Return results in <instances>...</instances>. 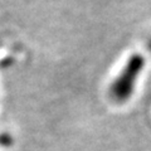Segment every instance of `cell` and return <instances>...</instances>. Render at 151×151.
I'll return each mask as SVG.
<instances>
[{"mask_svg":"<svg viewBox=\"0 0 151 151\" xmlns=\"http://www.w3.org/2000/svg\"><path fill=\"white\" fill-rule=\"evenodd\" d=\"M144 68V58L140 55H134L130 58L129 63L116 78L111 86V96L119 102H125L129 100L134 92L136 81H137L141 70Z\"/></svg>","mask_w":151,"mask_h":151,"instance_id":"obj_1","label":"cell"},{"mask_svg":"<svg viewBox=\"0 0 151 151\" xmlns=\"http://www.w3.org/2000/svg\"><path fill=\"white\" fill-rule=\"evenodd\" d=\"M150 49H151V42H150Z\"/></svg>","mask_w":151,"mask_h":151,"instance_id":"obj_2","label":"cell"}]
</instances>
